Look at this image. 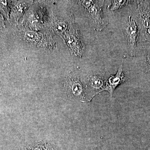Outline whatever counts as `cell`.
I'll list each match as a JSON object with an SVG mask.
<instances>
[{"instance_id":"1","label":"cell","mask_w":150,"mask_h":150,"mask_svg":"<svg viewBox=\"0 0 150 150\" xmlns=\"http://www.w3.org/2000/svg\"><path fill=\"white\" fill-rule=\"evenodd\" d=\"M75 71L70 74L65 79L64 88L67 96L81 102L90 101L89 96L88 76Z\"/></svg>"},{"instance_id":"2","label":"cell","mask_w":150,"mask_h":150,"mask_svg":"<svg viewBox=\"0 0 150 150\" xmlns=\"http://www.w3.org/2000/svg\"><path fill=\"white\" fill-rule=\"evenodd\" d=\"M103 1H93L91 5L86 9L91 27L98 32H100L108 24L103 13Z\"/></svg>"},{"instance_id":"3","label":"cell","mask_w":150,"mask_h":150,"mask_svg":"<svg viewBox=\"0 0 150 150\" xmlns=\"http://www.w3.org/2000/svg\"><path fill=\"white\" fill-rule=\"evenodd\" d=\"M125 35L127 38V43L131 56L134 55L136 46L137 35V25L134 20L129 16L126 23Z\"/></svg>"},{"instance_id":"4","label":"cell","mask_w":150,"mask_h":150,"mask_svg":"<svg viewBox=\"0 0 150 150\" xmlns=\"http://www.w3.org/2000/svg\"><path fill=\"white\" fill-rule=\"evenodd\" d=\"M106 81L103 76L99 75L88 76V87L90 100H91L95 96L102 92Z\"/></svg>"},{"instance_id":"5","label":"cell","mask_w":150,"mask_h":150,"mask_svg":"<svg viewBox=\"0 0 150 150\" xmlns=\"http://www.w3.org/2000/svg\"><path fill=\"white\" fill-rule=\"evenodd\" d=\"M123 60L121 61L117 73L114 76H110L106 81L105 85L102 91H107L112 97L113 92L117 86L127 80V78L123 73Z\"/></svg>"},{"instance_id":"6","label":"cell","mask_w":150,"mask_h":150,"mask_svg":"<svg viewBox=\"0 0 150 150\" xmlns=\"http://www.w3.org/2000/svg\"><path fill=\"white\" fill-rule=\"evenodd\" d=\"M72 29L70 30L69 33L66 36V41L73 53L76 56L81 57L83 48L81 43L79 32L77 30L74 29L75 28L72 27Z\"/></svg>"},{"instance_id":"7","label":"cell","mask_w":150,"mask_h":150,"mask_svg":"<svg viewBox=\"0 0 150 150\" xmlns=\"http://www.w3.org/2000/svg\"><path fill=\"white\" fill-rule=\"evenodd\" d=\"M128 1H112L107 7V9L110 12L118 10L128 3Z\"/></svg>"},{"instance_id":"8","label":"cell","mask_w":150,"mask_h":150,"mask_svg":"<svg viewBox=\"0 0 150 150\" xmlns=\"http://www.w3.org/2000/svg\"><path fill=\"white\" fill-rule=\"evenodd\" d=\"M57 30L59 33H62L67 30V25L65 21L59 22L57 24Z\"/></svg>"},{"instance_id":"9","label":"cell","mask_w":150,"mask_h":150,"mask_svg":"<svg viewBox=\"0 0 150 150\" xmlns=\"http://www.w3.org/2000/svg\"><path fill=\"white\" fill-rule=\"evenodd\" d=\"M147 62L148 64L150 66V52L149 53L147 56Z\"/></svg>"}]
</instances>
